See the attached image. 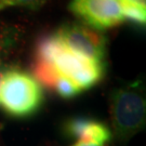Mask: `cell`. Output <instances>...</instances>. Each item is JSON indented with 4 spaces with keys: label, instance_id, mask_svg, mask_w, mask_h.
Here are the masks:
<instances>
[{
    "label": "cell",
    "instance_id": "6da1fadb",
    "mask_svg": "<svg viewBox=\"0 0 146 146\" xmlns=\"http://www.w3.org/2000/svg\"><path fill=\"white\" fill-rule=\"evenodd\" d=\"M111 127L122 143L144 130L146 123L145 86L141 79L114 89L110 94Z\"/></svg>",
    "mask_w": 146,
    "mask_h": 146
},
{
    "label": "cell",
    "instance_id": "7a4b0ae2",
    "mask_svg": "<svg viewBox=\"0 0 146 146\" xmlns=\"http://www.w3.org/2000/svg\"><path fill=\"white\" fill-rule=\"evenodd\" d=\"M43 91L31 75L11 67L0 81V106L13 118H28L43 104Z\"/></svg>",
    "mask_w": 146,
    "mask_h": 146
},
{
    "label": "cell",
    "instance_id": "3957f363",
    "mask_svg": "<svg viewBox=\"0 0 146 146\" xmlns=\"http://www.w3.org/2000/svg\"><path fill=\"white\" fill-rule=\"evenodd\" d=\"M52 64L61 76L73 81L82 91L98 84L104 76V63L75 52L64 43L53 56Z\"/></svg>",
    "mask_w": 146,
    "mask_h": 146
},
{
    "label": "cell",
    "instance_id": "277c9868",
    "mask_svg": "<svg viewBox=\"0 0 146 146\" xmlns=\"http://www.w3.org/2000/svg\"><path fill=\"white\" fill-rule=\"evenodd\" d=\"M55 33L68 49L94 61H104L107 52V38L101 31L80 22H69L63 24Z\"/></svg>",
    "mask_w": 146,
    "mask_h": 146
},
{
    "label": "cell",
    "instance_id": "5b68a950",
    "mask_svg": "<svg viewBox=\"0 0 146 146\" xmlns=\"http://www.w3.org/2000/svg\"><path fill=\"white\" fill-rule=\"evenodd\" d=\"M68 10L80 23L101 31L125 22L119 0H72Z\"/></svg>",
    "mask_w": 146,
    "mask_h": 146
},
{
    "label": "cell",
    "instance_id": "8992f818",
    "mask_svg": "<svg viewBox=\"0 0 146 146\" xmlns=\"http://www.w3.org/2000/svg\"><path fill=\"white\" fill-rule=\"evenodd\" d=\"M64 134L77 140L78 142H88L105 145L111 139V131L107 125L99 120L88 117H73L63 125Z\"/></svg>",
    "mask_w": 146,
    "mask_h": 146
},
{
    "label": "cell",
    "instance_id": "52a82bcc",
    "mask_svg": "<svg viewBox=\"0 0 146 146\" xmlns=\"http://www.w3.org/2000/svg\"><path fill=\"white\" fill-rule=\"evenodd\" d=\"M21 40V29L0 20V61H5Z\"/></svg>",
    "mask_w": 146,
    "mask_h": 146
},
{
    "label": "cell",
    "instance_id": "ba28073f",
    "mask_svg": "<svg viewBox=\"0 0 146 146\" xmlns=\"http://www.w3.org/2000/svg\"><path fill=\"white\" fill-rule=\"evenodd\" d=\"M31 76L39 82L40 86H43L51 91L53 90L56 79L60 77V74L52 63L38 60H34L31 65Z\"/></svg>",
    "mask_w": 146,
    "mask_h": 146
},
{
    "label": "cell",
    "instance_id": "9c48e42d",
    "mask_svg": "<svg viewBox=\"0 0 146 146\" xmlns=\"http://www.w3.org/2000/svg\"><path fill=\"white\" fill-rule=\"evenodd\" d=\"M121 5V10H122V16H123V21H127L128 23H131L132 25L136 27L145 26L146 23V11L145 9H141L139 7L128 3H122Z\"/></svg>",
    "mask_w": 146,
    "mask_h": 146
},
{
    "label": "cell",
    "instance_id": "30bf717a",
    "mask_svg": "<svg viewBox=\"0 0 146 146\" xmlns=\"http://www.w3.org/2000/svg\"><path fill=\"white\" fill-rule=\"evenodd\" d=\"M52 91H54L62 99L65 100L73 99L82 92V90L79 88L78 86H76L73 81H70L69 79H67L66 77H63L61 75L56 79Z\"/></svg>",
    "mask_w": 146,
    "mask_h": 146
},
{
    "label": "cell",
    "instance_id": "8fae6325",
    "mask_svg": "<svg viewBox=\"0 0 146 146\" xmlns=\"http://www.w3.org/2000/svg\"><path fill=\"white\" fill-rule=\"evenodd\" d=\"M47 0H0V11L8 8H24L28 10H38Z\"/></svg>",
    "mask_w": 146,
    "mask_h": 146
},
{
    "label": "cell",
    "instance_id": "7c38bea8",
    "mask_svg": "<svg viewBox=\"0 0 146 146\" xmlns=\"http://www.w3.org/2000/svg\"><path fill=\"white\" fill-rule=\"evenodd\" d=\"M119 2L135 5V7H139L141 9H145L146 10V0H119Z\"/></svg>",
    "mask_w": 146,
    "mask_h": 146
},
{
    "label": "cell",
    "instance_id": "4fadbf2b",
    "mask_svg": "<svg viewBox=\"0 0 146 146\" xmlns=\"http://www.w3.org/2000/svg\"><path fill=\"white\" fill-rule=\"evenodd\" d=\"M11 67H13V66L10 65V64H8V63H5V61H0V81H1V78L5 75V72L9 70Z\"/></svg>",
    "mask_w": 146,
    "mask_h": 146
},
{
    "label": "cell",
    "instance_id": "5bb4252c",
    "mask_svg": "<svg viewBox=\"0 0 146 146\" xmlns=\"http://www.w3.org/2000/svg\"><path fill=\"white\" fill-rule=\"evenodd\" d=\"M73 146H106L103 144H95V143H88V142H78Z\"/></svg>",
    "mask_w": 146,
    "mask_h": 146
}]
</instances>
